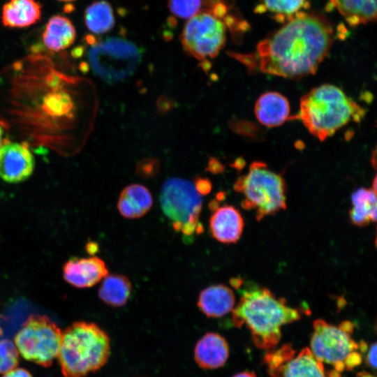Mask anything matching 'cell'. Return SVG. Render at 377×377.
I'll return each mask as SVG.
<instances>
[{
	"mask_svg": "<svg viewBox=\"0 0 377 377\" xmlns=\"http://www.w3.org/2000/svg\"><path fill=\"white\" fill-rule=\"evenodd\" d=\"M334 38L332 23L325 15L304 10L260 41L253 52L228 54L249 71L301 78L316 72Z\"/></svg>",
	"mask_w": 377,
	"mask_h": 377,
	"instance_id": "1",
	"label": "cell"
},
{
	"mask_svg": "<svg viewBox=\"0 0 377 377\" xmlns=\"http://www.w3.org/2000/svg\"><path fill=\"white\" fill-rule=\"evenodd\" d=\"M300 311L287 304L269 289L254 283H246L232 310V321L237 327L245 325L254 344L270 350L279 342L282 326L298 320Z\"/></svg>",
	"mask_w": 377,
	"mask_h": 377,
	"instance_id": "2",
	"label": "cell"
},
{
	"mask_svg": "<svg viewBox=\"0 0 377 377\" xmlns=\"http://www.w3.org/2000/svg\"><path fill=\"white\" fill-rule=\"evenodd\" d=\"M365 110L339 87L324 84L300 99V119L306 129L320 141L334 135L350 121L360 122Z\"/></svg>",
	"mask_w": 377,
	"mask_h": 377,
	"instance_id": "3",
	"label": "cell"
},
{
	"mask_svg": "<svg viewBox=\"0 0 377 377\" xmlns=\"http://www.w3.org/2000/svg\"><path fill=\"white\" fill-rule=\"evenodd\" d=\"M110 339L94 323L75 322L61 334L58 360L64 377H86L103 367L110 355Z\"/></svg>",
	"mask_w": 377,
	"mask_h": 377,
	"instance_id": "4",
	"label": "cell"
},
{
	"mask_svg": "<svg viewBox=\"0 0 377 377\" xmlns=\"http://www.w3.org/2000/svg\"><path fill=\"white\" fill-rule=\"evenodd\" d=\"M235 24L223 0H203V8L185 24L181 42L185 52L200 61L215 58Z\"/></svg>",
	"mask_w": 377,
	"mask_h": 377,
	"instance_id": "5",
	"label": "cell"
},
{
	"mask_svg": "<svg viewBox=\"0 0 377 377\" xmlns=\"http://www.w3.org/2000/svg\"><path fill=\"white\" fill-rule=\"evenodd\" d=\"M313 327L309 349L323 366L332 367L334 377H339L341 373L361 364L362 353L367 350V344L363 341L359 344L353 339L352 322L345 320L335 325L317 319Z\"/></svg>",
	"mask_w": 377,
	"mask_h": 377,
	"instance_id": "6",
	"label": "cell"
},
{
	"mask_svg": "<svg viewBox=\"0 0 377 377\" xmlns=\"http://www.w3.org/2000/svg\"><path fill=\"white\" fill-rule=\"evenodd\" d=\"M234 189L244 197L242 207L255 211L258 221L286 207L285 181L265 163H252L248 172L236 180Z\"/></svg>",
	"mask_w": 377,
	"mask_h": 377,
	"instance_id": "7",
	"label": "cell"
},
{
	"mask_svg": "<svg viewBox=\"0 0 377 377\" xmlns=\"http://www.w3.org/2000/svg\"><path fill=\"white\" fill-rule=\"evenodd\" d=\"M88 64L93 73L105 82L114 83L131 76L139 66L142 52L131 40L114 36L85 37Z\"/></svg>",
	"mask_w": 377,
	"mask_h": 377,
	"instance_id": "8",
	"label": "cell"
},
{
	"mask_svg": "<svg viewBox=\"0 0 377 377\" xmlns=\"http://www.w3.org/2000/svg\"><path fill=\"white\" fill-rule=\"evenodd\" d=\"M160 204L176 231L190 236L202 230L199 217L202 197L190 181L175 177L167 179L161 190Z\"/></svg>",
	"mask_w": 377,
	"mask_h": 377,
	"instance_id": "9",
	"label": "cell"
},
{
	"mask_svg": "<svg viewBox=\"0 0 377 377\" xmlns=\"http://www.w3.org/2000/svg\"><path fill=\"white\" fill-rule=\"evenodd\" d=\"M62 332L44 315L31 314L15 337V345L25 360L44 367L58 357Z\"/></svg>",
	"mask_w": 377,
	"mask_h": 377,
	"instance_id": "10",
	"label": "cell"
},
{
	"mask_svg": "<svg viewBox=\"0 0 377 377\" xmlns=\"http://www.w3.org/2000/svg\"><path fill=\"white\" fill-rule=\"evenodd\" d=\"M265 361L271 377H329L309 348L296 351L291 346L283 345L267 353Z\"/></svg>",
	"mask_w": 377,
	"mask_h": 377,
	"instance_id": "11",
	"label": "cell"
},
{
	"mask_svg": "<svg viewBox=\"0 0 377 377\" xmlns=\"http://www.w3.org/2000/svg\"><path fill=\"white\" fill-rule=\"evenodd\" d=\"M35 167L33 154L27 145L18 142H7L0 148V178L16 184L25 181Z\"/></svg>",
	"mask_w": 377,
	"mask_h": 377,
	"instance_id": "12",
	"label": "cell"
},
{
	"mask_svg": "<svg viewBox=\"0 0 377 377\" xmlns=\"http://www.w3.org/2000/svg\"><path fill=\"white\" fill-rule=\"evenodd\" d=\"M108 274L105 262L98 257H73L63 267L64 279L80 288H89L100 282Z\"/></svg>",
	"mask_w": 377,
	"mask_h": 377,
	"instance_id": "13",
	"label": "cell"
},
{
	"mask_svg": "<svg viewBox=\"0 0 377 377\" xmlns=\"http://www.w3.org/2000/svg\"><path fill=\"white\" fill-rule=\"evenodd\" d=\"M209 219L212 236L223 244L236 243L242 235L244 222L239 211L232 205L216 206Z\"/></svg>",
	"mask_w": 377,
	"mask_h": 377,
	"instance_id": "14",
	"label": "cell"
},
{
	"mask_svg": "<svg viewBox=\"0 0 377 377\" xmlns=\"http://www.w3.org/2000/svg\"><path fill=\"white\" fill-rule=\"evenodd\" d=\"M229 356V346L221 335L207 332L196 343L194 360L202 369H215L223 367Z\"/></svg>",
	"mask_w": 377,
	"mask_h": 377,
	"instance_id": "15",
	"label": "cell"
},
{
	"mask_svg": "<svg viewBox=\"0 0 377 377\" xmlns=\"http://www.w3.org/2000/svg\"><path fill=\"white\" fill-rule=\"evenodd\" d=\"M288 100L276 91L261 94L255 103L254 113L258 121L267 127H276L291 119Z\"/></svg>",
	"mask_w": 377,
	"mask_h": 377,
	"instance_id": "16",
	"label": "cell"
},
{
	"mask_svg": "<svg viewBox=\"0 0 377 377\" xmlns=\"http://www.w3.org/2000/svg\"><path fill=\"white\" fill-rule=\"evenodd\" d=\"M235 304L232 290L223 284L208 286L198 297V306L209 318H220L232 311Z\"/></svg>",
	"mask_w": 377,
	"mask_h": 377,
	"instance_id": "17",
	"label": "cell"
},
{
	"mask_svg": "<svg viewBox=\"0 0 377 377\" xmlns=\"http://www.w3.org/2000/svg\"><path fill=\"white\" fill-rule=\"evenodd\" d=\"M153 199L145 186L133 184L125 187L117 201V209L126 219H138L145 216L151 208Z\"/></svg>",
	"mask_w": 377,
	"mask_h": 377,
	"instance_id": "18",
	"label": "cell"
},
{
	"mask_svg": "<svg viewBox=\"0 0 377 377\" xmlns=\"http://www.w3.org/2000/svg\"><path fill=\"white\" fill-rule=\"evenodd\" d=\"M41 6L36 0H9L3 5L1 22L4 27L24 28L36 23Z\"/></svg>",
	"mask_w": 377,
	"mask_h": 377,
	"instance_id": "19",
	"label": "cell"
},
{
	"mask_svg": "<svg viewBox=\"0 0 377 377\" xmlns=\"http://www.w3.org/2000/svg\"><path fill=\"white\" fill-rule=\"evenodd\" d=\"M75 38L76 31L72 22L61 15H54L48 20L42 34L45 46L54 52L69 47Z\"/></svg>",
	"mask_w": 377,
	"mask_h": 377,
	"instance_id": "20",
	"label": "cell"
},
{
	"mask_svg": "<svg viewBox=\"0 0 377 377\" xmlns=\"http://www.w3.org/2000/svg\"><path fill=\"white\" fill-rule=\"evenodd\" d=\"M351 27L374 22L376 20V0H329Z\"/></svg>",
	"mask_w": 377,
	"mask_h": 377,
	"instance_id": "21",
	"label": "cell"
},
{
	"mask_svg": "<svg viewBox=\"0 0 377 377\" xmlns=\"http://www.w3.org/2000/svg\"><path fill=\"white\" fill-rule=\"evenodd\" d=\"M131 292L132 284L126 276L108 273L99 287L98 297L112 307H121L128 302Z\"/></svg>",
	"mask_w": 377,
	"mask_h": 377,
	"instance_id": "22",
	"label": "cell"
},
{
	"mask_svg": "<svg viewBox=\"0 0 377 377\" xmlns=\"http://www.w3.org/2000/svg\"><path fill=\"white\" fill-rule=\"evenodd\" d=\"M352 208L349 216L352 223L364 226L375 222L377 216L376 191L374 188H360L351 196Z\"/></svg>",
	"mask_w": 377,
	"mask_h": 377,
	"instance_id": "23",
	"label": "cell"
},
{
	"mask_svg": "<svg viewBox=\"0 0 377 377\" xmlns=\"http://www.w3.org/2000/svg\"><path fill=\"white\" fill-rule=\"evenodd\" d=\"M84 21L92 34H104L110 31L115 24L113 8L107 1H94L87 7Z\"/></svg>",
	"mask_w": 377,
	"mask_h": 377,
	"instance_id": "24",
	"label": "cell"
},
{
	"mask_svg": "<svg viewBox=\"0 0 377 377\" xmlns=\"http://www.w3.org/2000/svg\"><path fill=\"white\" fill-rule=\"evenodd\" d=\"M309 4V0H260L255 12L271 13L276 20L284 23L297 13L305 10Z\"/></svg>",
	"mask_w": 377,
	"mask_h": 377,
	"instance_id": "25",
	"label": "cell"
},
{
	"mask_svg": "<svg viewBox=\"0 0 377 377\" xmlns=\"http://www.w3.org/2000/svg\"><path fill=\"white\" fill-rule=\"evenodd\" d=\"M170 13L181 19H190L203 8V0H168Z\"/></svg>",
	"mask_w": 377,
	"mask_h": 377,
	"instance_id": "26",
	"label": "cell"
},
{
	"mask_svg": "<svg viewBox=\"0 0 377 377\" xmlns=\"http://www.w3.org/2000/svg\"><path fill=\"white\" fill-rule=\"evenodd\" d=\"M20 355L15 345L8 339L0 341V374H4L16 368Z\"/></svg>",
	"mask_w": 377,
	"mask_h": 377,
	"instance_id": "27",
	"label": "cell"
},
{
	"mask_svg": "<svg viewBox=\"0 0 377 377\" xmlns=\"http://www.w3.org/2000/svg\"><path fill=\"white\" fill-rule=\"evenodd\" d=\"M159 166L160 163L157 158H146L137 163L135 172L143 179H151L157 175Z\"/></svg>",
	"mask_w": 377,
	"mask_h": 377,
	"instance_id": "28",
	"label": "cell"
},
{
	"mask_svg": "<svg viewBox=\"0 0 377 377\" xmlns=\"http://www.w3.org/2000/svg\"><path fill=\"white\" fill-rule=\"evenodd\" d=\"M193 185L198 192L202 195H207L212 190V184L207 178L196 177L193 181Z\"/></svg>",
	"mask_w": 377,
	"mask_h": 377,
	"instance_id": "29",
	"label": "cell"
},
{
	"mask_svg": "<svg viewBox=\"0 0 377 377\" xmlns=\"http://www.w3.org/2000/svg\"><path fill=\"white\" fill-rule=\"evenodd\" d=\"M174 105V101L166 96H161L156 101V108L161 113L170 112Z\"/></svg>",
	"mask_w": 377,
	"mask_h": 377,
	"instance_id": "30",
	"label": "cell"
},
{
	"mask_svg": "<svg viewBox=\"0 0 377 377\" xmlns=\"http://www.w3.org/2000/svg\"><path fill=\"white\" fill-rule=\"evenodd\" d=\"M376 343H372L367 350V364L374 369L376 368Z\"/></svg>",
	"mask_w": 377,
	"mask_h": 377,
	"instance_id": "31",
	"label": "cell"
},
{
	"mask_svg": "<svg viewBox=\"0 0 377 377\" xmlns=\"http://www.w3.org/2000/svg\"><path fill=\"white\" fill-rule=\"evenodd\" d=\"M223 168L224 167L219 161H218L216 158L211 157L209 160L208 165L206 170L213 174H217L221 172Z\"/></svg>",
	"mask_w": 377,
	"mask_h": 377,
	"instance_id": "32",
	"label": "cell"
},
{
	"mask_svg": "<svg viewBox=\"0 0 377 377\" xmlns=\"http://www.w3.org/2000/svg\"><path fill=\"white\" fill-rule=\"evenodd\" d=\"M3 377H33L31 373L24 368H15L3 374Z\"/></svg>",
	"mask_w": 377,
	"mask_h": 377,
	"instance_id": "33",
	"label": "cell"
},
{
	"mask_svg": "<svg viewBox=\"0 0 377 377\" xmlns=\"http://www.w3.org/2000/svg\"><path fill=\"white\" fill-rule=\"evenodd\" d=\"M232 377H256V376L253 372L243 371V372L237 374Z\"/></svg>",
	"mask_w": 377,
	"mask_h": 377,
	"instance_id": "34",
	"label": "cell"
},
{
	"mask_svg": "<svg viewBox=\"0 0 377 377\" xmlns=\"http://www.w3.org/2000/svg\"><path fill=\"white\" fill-rule=\"evenodd\" d=\"M356 377H375L367 371H362L357 374Z\"/></svg>",
	"mask_w": 377,
	"mask_h": 377,
	"instance_id": "35",
	"label": "cell"
},
{
	"mask_svg": "<svg viewBox=\"0 0 377 377\" xmlns=\"http://www.w3.org/2000/svg\"><path fill=\"white\" fill-rule=\"evenodd\" d=\"M3 135V128L0 125V148L2 145Z\"/></svg>",
	"mask_w": 377,
	"mask_h": 377,
	"instance_id": "36",
	"label": "cell"
},
{
	"mask_svg": "<svg viewBox=\"0 0 377 377\" xmlns=\"http://www.w3.org/2000/svg\"><path fill=\"white\" fill-rule=\"evenodd\" d=\"M59 1H74V0H59Z\"/></svg>",
	"mask_w": 377,
	"mask_h": 377,
	"instance_id": "37",
	"label": "cell"
}]
</instances>
